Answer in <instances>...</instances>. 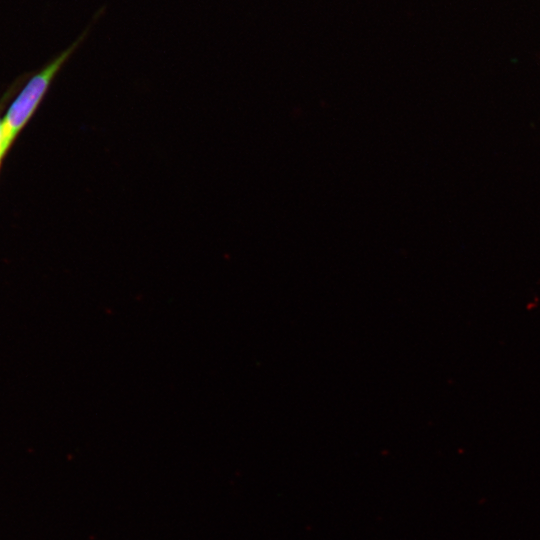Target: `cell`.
<instances>
[{
	"label": "cell",
	"mask_w": 540,
	"mask_h": 540,
	"mask_svg": "<svg viewBox=\"0 0 540 540\" xmlns=\"http://www.w3.org/2000/svg\"><path fill=\"white\" fill-rule=\"evenodd\" d=\"M0 104H1V102H0ZM2 108H3V106L0 105V112H1ZM2 121L3 120H1V118H0V165H1V162H2V160L4 158V156L1 153L2 138H3V123H2Z\"/></svg>",
	"instance_id": "2"
},
{
	"label": "cell",
	"mask_w": 540,
	"mask_h": 540,
	"mask_svg": "<svg viewBox=\"0 0 540 540\" xmlns=\"http://www.w3.org/2000/svg\"><path fill=\"white\" fill-rule=\"evenodd\" d=\"M104 10V7L98 10L92 22H90L72 44L34 73L12 102L2 121L3 138L1 153L3 156L6 155L16 136L39 106L56 75L87 39L95 22L101 17Z\"/></svg>",
	"instance_id": "1"
}]
</instances>
